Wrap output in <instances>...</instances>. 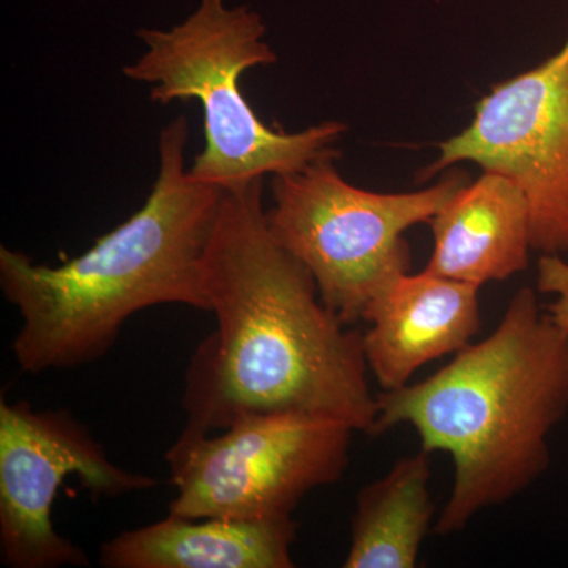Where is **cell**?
<instances>
[{
  "instance_id": "1",
  "label": "cell",
  "mask_w": 568,
  "mask_h": 568,
  "mask_svg": "<svg viewBox=\"0 0 568 568\" xmlns=\"http://www.w3.org/2000/svg\"><path fill=\"white\" fill-rule=\"evenodd\" d=\"M205 293L216 328L186 368L182 433L212 435L250 414L305 413L373 436L364 335L324 305L315 278L272 234L264 179L223 190Z\"/></svg>"
},
{
  "instance_id": "2",
  "label": "cell",
  "mask_w": 568,
  "mask_h": 568,
  "mask_svg": "<svg viewBox=\"0 0 568 568\" xmlns=\"http://www.w3.org/2000/svg\"><path fill=\"white\" fill-rule=\"evenodd\" d=\"M189 121L160 133V166L144 205L88 252L58 267L0 246V290L18 310L14 361L40 375L104 357L123 325L155 305L209 312L205 253L223 190L185 168Z\"/></svg>"
},
{
  "instance_id": "3",
  "label": "cell",
  "mask_w": 568,
  "mask_h": 568,
  "mask_svg": "<svg viewBox=\"0 0 568 568\" xmlns=\"http://www.w3.org/2000/svg\"><path fill=\"white\" fill-rule=\"evenodd\" d=\"M376 399L373 436L409 425L422 450L454 459V487L433 528L454 536L551 465L548 439L568 414V332L541 312L532 287H523L491 335L436 375Z\"/></svg>"
},
{
  "instance_id": "4",
  "label": "cell",
  "mask_w": 568,
  "mask_h": 568,
  "mask_svg": "<svg viewBox=\"0 0 568 568\" xmlns=\"http://www.w3.org/2000/svg\"><path fill=\"white\" fill-rule=\"evenodd\" d=\"M148 51L122 69L129 80L149 82L151 100H196L204 111V149L190 173L222 190L265 175L293 173L336 151L345 123L327 121L290 133L272 129L246 102L239 81L246 70L272 65L263 18L248 7L226 9L201 0L200 9L171 31L140 29Z\"/></svg>"
},
{
  "instance_id": "5",
  "label": "cell",
  "mask_w": 568,
  "mask_h": 568,
  "mask_svg": "<svg viewBox=\"0 0 568 568\" xmlns=\"http://www.w3.org/2000/svg\"><path fill=\"white\" fill-rule=\"evenodd\" d=\"M339 153L272 175V234L315 278L321 301L346 325L365 323L377 295L410 271L409 227L429 223L470 182L450 171L413 193L357 189L335 166Z\"/></svg>"
},
{
  "instance_id": "6",
  "label": "cell",
  "mask_w": 568,
  "mask_h": 568,
  "mask_svg": "<svg viewBox=\"0 0 568 568\" xmlns=\"http://www.w3.org/2000/svg\"><path fill=\"white\" fill-rule=\"evenodd\" d=\"M355 429L305 413L250 414L220 435H185L168 448L183 518L293 517L310 493L345 476Z\"/></svg>"
},
{
  "instance_id": "7",
  "label": "cell",
  "mask_w": 568,
  "mask_h": 568,
  "mask_svg": "<svg viewBox=\"0 0 568 568\" xmlns=\"http://www.w3.org/2000/svg\"><path fill=\"white\" fill-rule=\"evenodd\" d=\"M93 497L155 487V478L115 466L88 426L69 410L0 399V556L11 568L88 567L89 556L52 525L67 478Z\"/></svg>"
},
{
  "instance_id": "8",
  "label": "cell",
  "mask_w": 568,
  "mask_h": 568,
  "mask_svg": "<svg viewBox=\"0 0 568 568\" xmlns=\"http://www.w3.org/2000/svg\"><path fill=\"white\" fill-rule=\"evenodd\" d=\"M506 175L529 201L532 248L568 253V39L536 69L499 82L476 104L473 122L440 142L420 182L458 163Z\"/></svg>"
},
{
  "instance_id": "9",
  "label": "cell",
  "mask_w": 568,
  "mask_h": 568,
  "mask_svg": "<svg viewBox=\"0 0 568 568\" xmlns=\"http://www.w3.org/2000/svg\"><path fill=\"white\" fill-rule=\"evenodd\" d=\"M474 284L422 271L399 275L366 313V364L384 392L407 386L422 366L470 345L480 331Z\"/></svg>"
},
{
  "instance_id": "10",
  "label": "cell",
  "mask_w": 568,
  "mask_h": 568,
  "mask_svg": "<svg viewBox=\"0 0 568 568\" xmlns=\"http://www.w3.org/2000/svg\"><path fill=\"white\" fill-rule=\"evenodd\" d=\"M433 253L425 271L481 287L528 268L532 219L528 197L506 175L469 182L429 220Z\"/></svg>"
},
{
  "instance_id": "11",
  "label": "cell",
  "mask_w": 568,
  "mask_h": 568,
  "mask_svg": "<svg viewBox=\"0 0 568 568\" xmlns=\"http://www.w3.org/2000/svg\"><path fill=\"white\" fill-rule=\"evenodd\" d=\"M293 517L183 518L125 530L100 549L106 568H293Z\"/></svg>"
},
{
  "instance_id": "12",
  "label": "cell",
  "mask_w": 568,
  "mask_h": 568,
  "mask_svg": "<svg viewBox=\"0 0 568 568\" xmlns=\"http://www.w3.org/2000/svg\"><path fill=\"white\" fill-rule=\"evenodd\" d=\"M420 450L358 489L345 568H416L433 526L432 462Z\"/></svg>"
},
{
  "instance_id": "13",
  "label": "cell",
  "mask_w": 568,
  "mask_h": 568,
  "mask_svg": "<svg viewBox=\"0 0 568 568\" xmlns=\"http://www.w3.org/2000/svg\"><path fill=\"white\" fill-rule=\"evenodd\" d=\"M537 291L551 295L548 315L568 332V263L560 254H544L538 261Z\"/></svg>"
}]
</instances>
